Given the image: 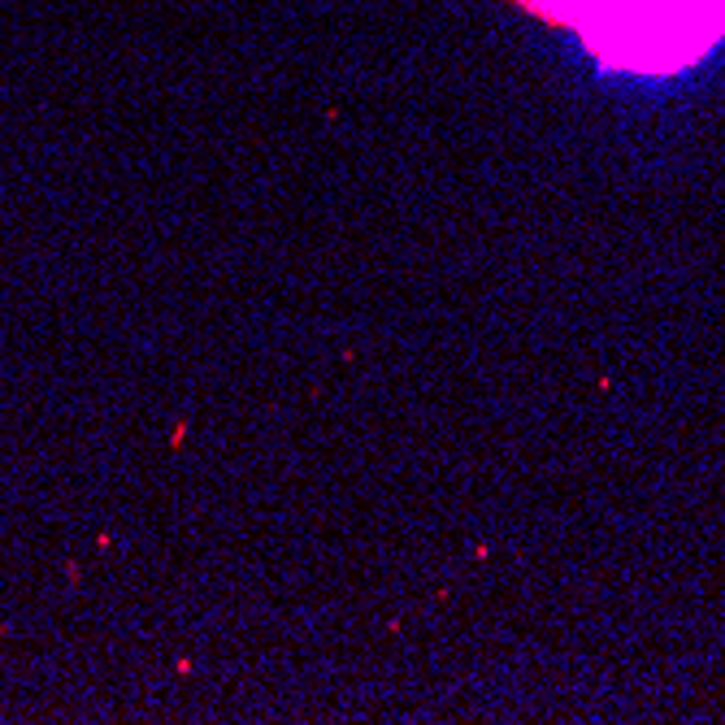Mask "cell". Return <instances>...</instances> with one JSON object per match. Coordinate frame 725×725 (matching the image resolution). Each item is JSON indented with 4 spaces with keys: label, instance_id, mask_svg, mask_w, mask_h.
Masks as SVG:
<instances>
[{
    "label": "cell",
    "instance_id": "obj_1",
    "mask_svg": "<svg viewBox=\"0 0 725 725\" xmlns=\"http://www.w3.org/2000/svg\"><path fill=\"white\" fill-rule=\"evenodd\" d=\"M578 22L604 61L678 70L725 31V0H582Z\"/></svg>",
    "mask_w": 725,
    "mask_h": 725
},
{
    "label": "cell",
    "instance_id": "obj_2",
    "mask_svg": "<svg viewBox=\"0 0 725 725\" xmlns=\"http://www.w3.org/2000/svg\"><path fill=\"white\" fill-rule=\"evenodd\" d=\"M530 9H539V14H547V18H564V22H574L578 18V9H582V0H526Z\"/></svg>",
    "mask_w": 725,
    "mask_h": 725
}]
</instances>
